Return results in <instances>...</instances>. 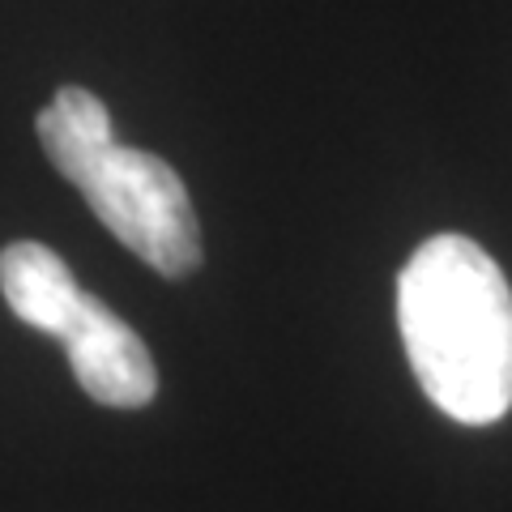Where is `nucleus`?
<instances>
[{
    "label": "nucleus",
    "instance_id": "1",
    "mask_svg": "<svg viewBox=\"0 0 512 512\" xmlns=\"http://www.w3.org/2000/svg\"><path fill=\"white\" fill-rule=\"evenodd\" d=\"M406 359L431 406L466 427L512 410V286L466 235H431L397 278Z\"/></svg>",
    "mask_w": 512,
    "mask_h": 512
},
{
    "label": "nucleus",
    "instance_id": "2",
    "mask_svg": "<svg viewBox=\"0 0 512 512\" xmlns=\"http://www.w3.org/2000/svg\"><path fill=\"white\" fill-rule=\"evenodd\" d=\"M35 128L52 167L128 252L163 278H184L201 265V227L184 180L158 154L120 146L103 99L82 86H60Z\"/></svg>",
    "mask_w": 512,
    "mask_h": 512
},
{
    "label": "nucleus",
    "instance_id": "3",
    "mask_svg": "<svg viewBox=\"0 0 512 512\" xmlns=\"http://www.w3.org/2000/svg\"><path fill=\"white\" fill-rule=\"evenodd\" d=\"M69 355V367L77 384L103 406L116 410H137L154 402L158 393V372L141 333L120 320L103 299L86 295L69 329L56 338Z\"/></svg>",
    "mask_w": 512,
    "mask_h": 512
},
{
    "label": "nucleus",
    "instance_id": "4",
    "mask_svg": "<svg viewBox=\"0 0 512 512\" xmlns=\"http://www.w3.org/2000/svg\"><path fill=\"white\" fill-rule=\"evenodd\" d=\"M0 295L22 325L47 333V338H60L86 299L73 269L35 239H18L0 252Z\"/></svg>",
    "mask_w": 512,
    "mask_h": 512
}]
</instances>
